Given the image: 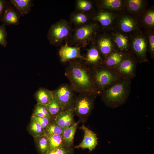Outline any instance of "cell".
<instances>
[{
	"instance_id": "6da1fadb",
	"label": "cell",
	"mask_w": 154,
	"mask_h": 154,
	"mask_svg": "<svg viewBox=\"0 0 154 154\" xmlns=\"http://www.w3.org/2000/svg\"><path fill=\"white\" fill-rule=\"evenodd\" d=\"M65 75L69 80L70 86L75 92L99 94L91 68L84 60L76 59L69 61L66 68Z\"/></svg>"
},
{
	"instance_id": "7a4b0ae2",
	"label": "cell",
	"mask_w": 154,
	"mask_h": 154,
	"mask_svg": "<svg viewBox=\"0 0 154 154\" xmlns=\"http://www.w3.org/2000/svg\"><path fill=\"white\" fill-rule=\"evenodd\" d=\"M131 81L122 78L104 89L101 94L105 105L114 108L124 104L130 94Z\"/></svg>"
},
{
	"instance_id": "3957f363",
	"label": "cell",
	"mask_w": 154,
	"mask_h": 154,
	"mask_svg": "<svg viewBox=\"0 0 154 154\" xmlns=\"http://www.w3.org/2000/svg\"><path fill=\"white\" fill-rule=\"evenodd\" d=\"M74 29L68 44L81 48L88 46L100 30L98 24L93 21L86 25L75 27Z\"/></svg>"
},
{
	"instance_id": "277c9868",
	"label": "cell",
	"mask_w": 154,
	"mask_h": 154,
	"mask_svg": "<svg viewBox=\"0 0 154 154\" xmlns=\"http://www.w3.org/2000/svg\"><path fill=\"white\" fill-rule=\"evenodd\" d=\"M95 94L80 93L76 96L72 109L80 122H86L94 108L97 96Z\"/></svg>"
},
{
	"instance_id": "5b68a950",
	"label": "cell",
	"mask_w": 154,
	"mask_h": 154,
	"mask_svg": "<svg viewBox=\"0 0 154 154\" xmlns=\"http://www.w3.org/2000/svg\"><path fill=\"white\" fill-rule=\"evenodd\" d=\"M73 31L70 23L65 19H61L50 26L47 38L50 44L57 46L64 40L69 39Z\"/></svg>"
},
{
	"instance_id": "8992f818",
	"label": "cell",
	"mask_w": 154,
	"mask_h": 154,
	"mask_svg": "<svg viewBox=\"0 0 154 154\" xmlns=\"http://www.w3.org/2000/svg\"><path fill=\"white\" fill-rule=\"evenodd\" d=\"M92 76L99 94L114 83L122 79L112 69L103 66L91 68Z\"/></svg>"
},
{
	"instance_id": "52a82bcc",
	"label": "cell",
	"mask_w": 154,
	"mask_h": 154,
	"mask_svg": "<svg viewBox=\"0 0 154 154\" xmlns=\"http://www.w3.org/2000/svg\"><path fill=\"white\" fill-rule=\"evenodd\" d=\"M148 45L143 31L139 29L130 35L129 51L136 58L138 63H149L147 56Z\"/></svg>"
},
{
	"instance_id": "ba28073f",
	"label": "cell",
	"mask_w": 154,
	"mask_h": 154,
	"mask_svg": "<svg viewBox=\"0 0 154 154\" xmlns=\"http://www.w3.org/2000/svg\"><path fill=\"white\" fill-rule=\"evenodd\" d=\"M120 12L96 8L91 15L92 20L98 24L100 30L110 31L114 29Z\"/></svg>"
},
{
	"instance_id": "9c48e42d",
	"label": "cell",
	"mask_w": 154,
	"mask_h": 154,
	"mask_svg": "<svg viewBox=\"0 0 154 154\" xmlns=\"http://www.w3.org/2000/svg\"><path fill=\"white\" fill-rule=\"evenodd\" d=\"M139 29L137 18L123 10L119 13L113 30L130 35Z\"/></svg>"
},
{
	"instance_id": "30bf717a",
	"label": "cell",
	"mask_w": 154,
	"mask_h": 154,
	"mask_svg": "<svg viewBox=\"0 0 154 154\" xmlns=\"http://www.w3.org/2000/svg\"><path fill=\"white\" fill-rule=\"evenodd\" d=\"M138 61L129 51L122 62L113 69L121 78L131 80L136 76Z\"/></svg>"
},
{
	"instance_id": "8fae6325",
	"label": "cell",
	"mask_w": 154,
	"mask_h": 154,
	"mask_svg": "<svg viewBox=\"0 0 154 154\" xmlns=\"http://www.w3.org/2000/svg\"><path fill=\"white\" fill-rule=\"evenodd\" d=\"M52 92L53 98L57 100L64 111L72 109L76 96L69 85L62 84Z\"/></svg>"
},
{
	"instance_id": "7c38bea8",
	"label": "cell",
	"mask_w": 154,
	"mask_h": 154,
	"mask_svg": "<svg viewBox=\"0 0 154 154\" xmlns=\"http://www.w3.org/2000/svg\"><path fill=\"white\" fill-rule=\"evenodd\" d=\"M93 41L104 60L116 50L110 31L100 30Z\"/></svg>"
},
{
	"instance_id": "4fadbf2b",
	"label": "cell",
	"mask_w": 154,
	"mask_h": 154,
	"mask_svg": "<svg viewBox=\"0 0 154 154\" xmlns=\"http://www.w3.org/2000/svg\"><path fill=\"white\" fill-rule=\"evenodd\" d=\"M81 48L78 46H70L66 42L61 47L59 51L61 61L64 62L76 59L85 61L86 58L81 53Z\"/></svg>"
},
{
	"instance_id": "5bb4252c",
	"label": "cell",
	"mask_w": 154,
	"mask_h": 154,
	"mask_svg": "<svg viewBox=\"0 0 154 154\" xmlns=\"http://www.w3.org/2000/svg\"><path fill=\"white\" fill-rule=\"evenodd\" d=\"M84 56L85 63L90 68L98 67L103 66L104 59L95 45L93 41L89 45Z\"/></svg>"
},
{
	"instance_id": "9a60e30c",
	"label": "cell",
	"mask_w": 154,
	"mask_h": 154,
	"mask_svg": "<svg viewBox=\"0 0 154 154\" xmlns=\"http://www.w3.org/2000/svg\"><path fill=\"white\" fill-rule=\"evenodd\" d=\"M82 125L79 127L84 133V136L81 142L74 147V148L87 149L91 151L95 149L98 143V139L96 133L86 127L82 123Z\"/></svg>"
},
{
	"instance_id": "2e32d148",
	"label": "cell",
	"mask_w": 154,
	"mask_h": 154,
	"mask_svg": "<svg viewBox=\"0 0 154 154\" xmlns=\"http://www.w3.org/2000/svg\"><path fill=\"white\" fill-rule=\"evenodd\" d=\"M116 50L124 52L129 51L130 35L114 30L110 31Z\"/></svg>"
},
{
	"instance_id": "e0dca14e",
	"label": "cell",
	"mask_w": 154,
	"mask_h": 154,
	"mask_svg": "<svg viewBox=\"0 0 154 154\" xmlns=\"http://www.w3.org/2000/svg\"><path fill=\"white\" fill-rule=\"evenodd\" d=\"M149 5L147 0H125L124 10L137 17L148 8Z\"/></svg>"
},
{
	"instance_id": "ac0fdd59",
	"label": "cell",
	"mask_w": 154,
	"mask_h": 154,
	"mask_svg": "<svg viewBox=\"0 0 154 154\" xmlns=\"http://www.w3.org/2000/svg\"><path fill=\"white\" fill-rule=\"evenodd\" d=\"M140 29H154V6L152 5L137 17Z\"/></svg>"
},
{
	"instance_id": "d6986e66",
	"label": "cell",
	"mask_w": 154,
	"mask_h": 154,
	"mask_svg": "<svg viewBox=\"0 0 154 154\" xmlns=\"http://www.w3.org/2000/svg\"><path fill=\"white\" fill-rule=\"evenodd\" d=\"M20 17L18 12L9 1L1 21L5 25H17L19 23Z\"/></svg>"
},
{
	"instance_id": "ffe728a7",
	"label": "cell",
	"mask_w": 154,
	"mask_h": 154,
	"mask_svg": "<svg viewBox=\"0 0 154 154\" xmlns=\"http://www.w3.org/2000/svg\"><path fill=\"white\" fill-rule=\"evenodd\" d=\"M96 8L121 12L124 10L125 0H95Z\"/></svg>"
},
{
	"instance_id": "44dd1931",
	"label": "cell",
	"mask_w": 154,
	"mask_h": 154,
	"mask_svg": "<svg viewBox=\"0 0 154 154\" xmlns=\"http://www.w3.org/2000/svg\"><path fill=\"white\" fill-rule=\"evenodd\" d=\"M74 112L72 109L64 110L55 118V122L63 129L71 126L75 121Z\"/></svg>"
},
{
	"instance_id": "7402d4cb",
	"label": "cell",
	"mask_w": 154,
	"mask_h": 154,
	"mask_svg": "<svg viewBox=\"0 0 154 154\" xmlns=\"http://www.w3.org/2000/svg\"><path fill=\"white\" fill-rule=\"evenodd\" d=\"M127 53L116 50L104 59L103 66L114 69L122 62Z\"/></svg>"
},
{
	"instance_id": "603a6c76",
	"label": "cell",
	"mask_w": 154,
	"mask_h": 154,
	"mask_svg": "<svg viewBox=\"0 0 154 154\" xmlns=\"http://www.w3.org/2000/svg\"><path fill=\"white\" fill-rule=\"evenodd\" d=\"M70 23L75 27L86 25L92 21L91 15L76 11L70 15Z\"/></svg>"
},
{
	"instance_id": "cb8c5ba5",
	"label": "cell",
	"mask_w": 154,
	"mask_h": 154,
	"mask_svg": "<svg viewBox=\"0 0 154 154\" xmlns=\"http://www.w3.org/2000/svg\"><path fill=\"white\" fill-rule=\"evenodd\" d=\"M9 2L21 16L29 13L33 5V1L32 0H10Z\"/></svg>"
},
{
	"instance_id": "d4e9b609",
	"label": "cell",
	"mask_w": 154,
	"mask_h": 154,
	"mask_svg": "<svg viewBox=\"0 0 154 154\" xmlns=\"http://www.w3.org/2000/svg\"><path fill=\"white\" fill-rule=\"evenodd\" d=\"M80 122L78 121L63 129L61 136L65 145L69 147H72L74 145V137Z\"/></svg>"
},
{
	"instance_id": "484cf974",
	"label": "cell",
	"mask_w": 154,
	"mask_h": 154,
	"mask_svg": "<svg viewBox=\"0 0 154 154\" xmlns=\"http://www.w3.org/2000/svg\"><path fill=\"white\" fill-rule=\"evenodd\" d=\"M76 11L92 15L96 9L94 1L77 0Z\"/></svg>"
},
{
	"instance_id": "4316f807",
	"label": "cell",
	"mask_w": 154,
	"mask_h": 154,
	"mask_svg": "<svg viewBox=\"0 0 154 154\" xmlns=\"http://www.w3.org/2000/svg\"><path fill=\"white\" fill-rule=\"evenodd\" d=\"M37 104L47 105L53 98L52 91L44 88H40L35 94Z\"/></svg>"
},
{
	"instance_id": "83f0119b",
	"label": "cell",
	"mask_w": 154,
	"mask_h": 154,
	"mask_svg": "<svg viewBox=\"0 0 154 154\" xmlns=\"http://www.w3.org/2000/svg\"><path fill=\"white\" fill-rule=\"evenodd\" d=\"M34 138L36 147L40 154H46L50 150L47 135L45 134Z\"/></svg>"
},
{
	"instance_id": "f1b7e54d",
	"label": "cell",
	"mask_w": 154,
	"mask_h": 154,
	"mask_svg": "<svg viewBox=\"0 0 154 154\" xmlns=\"http://www.w3.org/2000/svg\"><path fill=\"white\" fill-rule=\"evenodd\" d=\"M28 128L29 133L33 137L46 134L45 129L38 123L31 118Z\"/></svg>"
},
{
	"instance_id": "f546056e",
	"label": "cell",
	"mask_w": 154,
	"mask_h": 154,
	"mask_svg": "<svg viewBox=\"0 0 154 154\" xmlns=\"http://www.w3.org/2000/svg\"><path fill=\"white\" fill-rule=\"evenodd\" d=\"M33 115L39 117H46L55 121V118L50 114L46 105L37 104L35 106Z\"/></svg>"
},
{
	"instance_id": "4dcf8cb0",
	"label": "cell",
	"mask_w": 154,
	"mask_h": 154,
	"mask_svg": "<svg viewBox=\"0 0 154 154\" xmlns=\"http://www.w3.org/2000/svg\"><path fill=\"white\" fill-rule=\"evenodd\" d=\"M146 37L147 45V52L149 53L151 58L154 59V29L143 30Z\"/></svg>"
},
{
	"instance_id": "1f68e13d",
	"label": "cell",
	"mask_w": 154,
	"mask_h": 154,
	"mask_svg": "<svg viewBox=\"0 0 154 154\" xmlns=\"http://www.w3.org/2000/svg\"><path fill=\"white\" fill-rule=\"evenodd\" d=\"M46 106L50 114L55 118L64 111L59 103L54 98L50 102L46 105Z\"/></svg>"
},
{
	"instance_id": "d6a6232c",
	"label": "cell",
	"mask_w": 154,
	"mask_h": 154,
	"mask_svg": "<svg viewBox=\"0 0 154 154\" xmlns=\"http://www.w3.org/2000/svg\"><path fill=\"white\" fill-rule=\"evenodd\" d=\"M47 136L48 138L50 150L65 145L61 135H54Z\"/></svg>"
},
{
	"instance_id": "836d02e7",
	"label": "cell",
	"mask_w": 154,
	"mask_h": 154,
	"mask_svg": "<svg viewBox=\"0 0 154 154\" xmlns=\"http://www.w3.org/2000/svg\"><path fill=\"white\" fill-rule=\"evenodd\" d=\"M74 149L64 145L57 148L49 150L46 154H74Z\"/></svg>"
},
{
	"instance_id": "e575fe53",
	"label": "cell",
	"mask_w": 154,
	"mask_h": 154,
	"mask_svg": "<svg viewBox=\"0 0 154 154\" xmlns=\"http://www.w3.org/2000/svg\"><path fill=\"white\" fill-rule=\"evenodd\" d=\"M63 129L54 121L45 130L46 134L47 135H61Z\"/></svg>"
},
{
	"instance_id": "d590c367",
	"label": "cell",
	"mask_w": 154,
	"mask_h": 154,
	"mask_svg": "<svg viewBox=\"0 0 154 154\" xmlns=\"http://www.w3.org/2000/svg\"><path fill=\"white\" fill-rule=\"evenodd\" d=\"M31 118L38 123L45 130L54 121L46 117H39L34 115H32Z\"/></svg>"
},
{
	"instance_id": "8d00e7d4",
	"label": "cell",
	"mask_w": 154,
	"mask_h": 154,
	"mask_svg": "<svg viewBox=\"0 0 154 154\" xmlns=\"http://www.w3.org/2000/svg\"><path fill=\"white\" fill-rule=\"evenodd\" d=\"M5 25H0V45L5 47L7 44V33Z\"/></svg>"
},
{
	"instance_id": "74e56055",
	"label": "cell",
	"mask_w": 154,
	"mask_h": 154,
	"mask_svg": "<svg viewBox=\"0 0 154 154\" xmlns=\"http://www.w3.org/2000/svg\"><path fill=\"white\" fill-rule=\"evenodd\" d=\"M9 2L4 0H0V21L3 12L7 7Z\"/></svg>"
}]
</instances>
